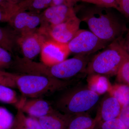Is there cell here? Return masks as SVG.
Wrapping results in <instances>:
<instances>
[{"mask_svg":"<svg viewBox=\"0 0 129 129\" xmlns=\"http://www.w3.org/2000/svg\"><path fill=\"white\" fill-rule=\"evenodd\" d=\"M109 9L97 6L90 8L79 18L87 23L90 31L99 39L110 43L122 37L127 29Z\"/></svg>","mask_w":129,"mask_h":129,"instance_id":"6da1fadb","label":"cell"},{"mask_svg":"<svg viewBox=\"0 0 129 129\" xmlns=\"http://www.w3.org/2000/svg\"><path fill=\"white\" fill-rule=\"evenodd\" d=\"M13 77L23 96L32 98H41L67 89L73 84V80H63L44 75L13 74Z\"/></svg>","mask_w":129,"mask_h":129,"instance_id":"7a4b0ae2","label":"cell"},{"mask_svg":"<svg viewBox=\"0 0 129 129\" xmlns=\"http://www.w3.org/2000/svg\"><path fill=\"white\" fill-rule=\"evenodd\" d=\"M121 37L107 46L88 63L85 73L107 77L116 75L124 60L128 55Z\"/></svg>","mask_w":129,"mask_h":129,"instance_id":"3957f363","label":"cell"},{"mask_svg":"<svg viewBox=\"0 0 129 129\" xmlns=\"http://www.w3.org/2000/svg\"><path fill=\"white\" fill-rule=\"evenodd\" d=\"M99 96L88 87H76L65 92L56 103L58 111L71 115L87 112L99 101Z\"/></svg>","mask_w":129,"mask_h":129,"instance_id":"277c9868","label":"cell"},{"mask_svg":"<svg viewBox=\"0 0 129 129\" xmlns=\"http://www.w3.org/2000/svg\"><path fill=\"white\" fill-rule=\"evenodd\" d=\"M90 60L89 55H76L51 67L35 62L32 71L34 74L60 79L70 78L81 73H85Z\"/></svg>","mask_w":129,"mask_h":129,"instance_id":"5b68a950","label":"cell"},{"mask_svg":"<svg viewBox=\"0 0 129 129\" xmlns=\"http://www.w3.org/2000/svg\"><path fill=\"white\" fill-rule=\"evenodd\" d=\"M109 44L99 39L91 31L79 29L68 46L70 52L76 55H89L105 48Z\"/></svg>","mask_w":129,"mask_h":129,"instance_id":"8992f818","label":"cell"},{"mask_svg":"<svg viewBox=\"0 0 129 129\" xmlns=\"http://www.w3.org/2000/svg\"><path fill=\"white\" fill-rule=\"evenodd\" d=\"M81 21L77 16L62 23L40 30L44 35H48L51 39L63 44H68L79 29Z\"/></svg>","mask_w":129,"mask_h":129,"instance_id":"52a82bcc","label":"cell"},{"mask_svg":"<svg viewBox=\"0 0 129 129\" xmlns=\"http://www.w3.org/2000/svg\"><path fill=\"white\" fill-rule=\"evenodd\" d=\"M70 53L68 44L47 40L42 48L41 59L43 64L51 67L66 60Z\"/></svg>","mask_w":129,"mask_h":129,"instance_id":"ba28073f","label":"cell"},{"mask_svg":"<svg viewBox=\"0 0 129 129\" xmlns=\"http://www.w3.org/2000/svg\"><path fill=\"white\" fill-rule=\"evenodd\" d=\"M8 22L13 28L23 35L37 31L41 23L39 13L27 11H18L15 13Z\"/></svg>","mask_w":129,"mask_h":129,"instance_id":"9c48e42d","label":"cell"},{"mask_svg":"<svg viewBox=\"0 0 129 129\" xmlns=\"http://www.w3.org/2000/svg\"><path fill=\"white\" fill-rule=\"evenodd\" d=\"M40 15L41 22H44L42 29L62 23L76 16L73 7L65 5L50 6Z\"/></svg>","mask_w":129,"mask_h":129,"instance_id":"30bf717a","label":"cell"},{"mask_svg":"<svg viewBox=\"0 0 129 129\" xmlns=\"http://www.w3.org/2000/svg\"><path fill=\"white\" fill-rule=\"evenodd\" d=\"M46 40L45 35L37 30L21 35L17 39V43L20 45L25 58L29 60L41 53L42 46Z\"/></svg>","mask_w":129,"mask_h":129,"instance_id":"8fae6325","label":"cell"},{"mask_svg":"<svg viewBox=\"0 0 129 129\" xmlns=\"http://www.w3.org/2000/svg\"><path fill=\"white\" fill-rule=\"evenodd\" d=\"M24 113L30 117L39 118L53 112L56 111L50 103L42 98H32L27 100L25 98H21L16 104Z\"/></svg>","mask_w":129,"mask_h":129,"instance_id":"7c38bea8","label":"cell"},{"mask_svg":"<svg viewBox=\"0 0 129 129\" xmlns=\"http://www.w3.org/2000/svg\"><path fill=\"white\" fill-rule=\"evenodd\" d=\"M122 107L117 99L108 93L102 100L94 118L96 125L118 118Z\"/></svg>","mask_w":129,"mask_h":129,"instance_id":"4fadbf2b","label":"cell"},{"mask_svg":"<svg viewBox=\"0 0 129 129\" xmlns=\"http://www.w3.org/2000/svg\"><path fill=\"white\" fill-rule=\"evenodd\" d=\"M72 116L56 110L37 119L44 129H68Z\"/></svg>","mask_w":129,"mask_h":129,"instance_id":"5bb4252c","label":"cell"},{"mask_svg":"<svg viewBox=\"0 0 129 129\" xmlns=\"http://www.w3.org/2000/svg\"><path fill=\"white\" fill-rule=\"evenodd\" d=\"M87 82L88 88L99 96L108 93L112 86L107 77L98 74L88 75Z\"/></svg>","mask_w":129,"mask_h":129,"instance_id":"9a60e30c","label":"cell"},{"mask_svg":"<svg viewBox=\"0 0 129 129\" xmlns=\"http://www.w3.org/2000/svg\"><path fill=\"white\" fill-rule=\"evenodd\" d=\"M96 123L87 112L72 115L68 129H94Z\"/></svg>","mask_w":129,"mask_h":129,"instance_id":"2e32d148","label":"cell"},{"mask_svg":"<svg viewBox=\"0 0 129 129\" xmlns=\"http://www.w3.org/2000/svg\"><path fill=\"white\" fill-rule=\"evenodd\" d=\"M52 0H23L18 5V11H27L39 13L50 6Z\"/></svg>","mask_w":129,"mask_h":129,"instance_id":"e0dca14e","label":"cell"},{"mask_svg":"<svg viewBox=\"0 0 129 129\" xmlns=\"http://www.w3.org/2000/svg\"><path fill=\"white\" fill-rule=\"evenodd\" d=\"M108 93L117 100L121 106L129 104V86L119 83L112 85Z\"/></svg>","mask_w":129,"mask_h":129,"instance_id":"ac0fdd59","label":"cell"},{"mask_svg":"<svg viewBox=\"0 0 129 129\" xmlns=\"http://www.w3.org/2000/svg\"><path fill=\"white\" fill-rule=\"evenodd\" d=\"M17 38L12 31L5 28L0 27V47L9 52L12 51Z\"/></svg>","mask_w":129,"mask_h":129,"instance_id":"d6986e66","label":"cell"},{"mask_svg":"<svg viewBox=\"0 0 129 129\" xmlns=\"http://www.w3.org/2000/svg\"><path fill=\"white\" fill-rule=\"evenodd\" d=\"M0 102L16 105L19 101L16 91L12 88L0 85Z\"/></svg>","mask_w":129,"mask_h":129,"instance_id":"ffe728a7","label":"cell"},{"mask_svg":"<svg viewBox=\"0 0 129 129\" xmlns=\"http://www.w3.org/2000/svg\"><path fill=\"white\" fill-rule=\"evenodd\" d=\"M116 76L119 83L129 86V55L122 62Z\"/></svg>","mask_w":129,"mask_h":129,"instance_id":"44dd1931","label":"cell"},{"mask_svg":"<svg viewBox=\"0 0 129 129\" xmlns=\"http://www.w3.org/2000/svg\"><path fill=\"white\" fill-rule=\"evenodd\" d=\"M12 114L4 107L0 106V129H9L14 122Z\"/></svg>","mask_w":129,"mask_h":129,"instance_id":"7402d4cb","label":"cell"},{"mask_svg":"<svg viewBox=\"0 0 129 129\" xmlns=\"http://www.w3.org/2000/svg\"><path fill=\"white\" fill-rule=\"evenodd\" d=\"M94 129H125L124 124L118 118L96 125Z\"/></svg>","mask_w":129,"mask_h":129,"instance_id":"603a6c76","label":"cell"},{"mask_svg":"<svg viewBox=\"0 0 129 129\" xmlns=\"http://www.w3.org/2000/svg\"><path fill=\"white\" fill-rule=\"evenodd\" d=\"M14 117V122L9 129H29L26 122V116L19 108Z\"/></svg>","mask_w":129,"mask_h":129,"instance_id":"cb8c5ba5","label":"cell"},{"mask_svg":"<svg viewBox=\"0 0 129 129\" xmlns=\"http://www.w3.org/2000/svg\"><path fill=\"white\" fill-rule=\"evenodd\" d=\"M0 85L12 88H16L17 86L13 77L12 73L0 70Z\"/></svg>","mask_w":129,"mask_h":129,"instance_id":"d4e9b609","label":"cell"},{"mask_svg":"<svg viewBox=\"0 0 129 129\" xmlns=\"http://www.w3.org/2000/svg\"><path fill=\"white\" fill-rule=\"evenodd\" d=\"M88 3H91L99 7L106 8H114L118 9L117 0H80Z\"/></svg>","mask_w":129,"mask_h":129,"instance_id":"484cf974","label":"cell"},{"mask_svg":"<svg viewBox=\"0 0 129 129\" xmlns=\"http://www.w3.org/2000/svg\"><path fill=\"white\" fill-rule=\"evenodd\" d=\"M12 62V56L10 52L0 47V70L8 68Z\"/></svg>","mask_w":129,"mask_h":129,"instance_id":"4316f807","label":"cell"},{"mask_svg":"<svg viewBox=\"0 0 129 129\" xmlns=\"http://www.w3.org/2000/svg\"><path fill=\"white\" fill-rule=\"evenodd\" d=\"M118 118L123 122L125 129H129V104L122 106Z\"/></svg>","mask_w":129,"mask_h":129,"instance_id":"83f0119b","label":"cell"},{"mask_svg":"<svg viewBox=\"0 0 129 129\" xmlns=\"http://www.w3.org/2000/svg\"><path fill=\"white\" fill-rule=\"evenodd\" d=\"M118 11L129 19V0H117Z\"/></svg>","mask_w":129,"mask_h":129,"instance_id":"f1b7e54d","label":"cell"},{"mask_svg":"<svg viewBox=\"0 0 129 129\" xmlns=\"http://www.w3.org/2000/svg\"><path fill=\"white\" fill-rule=\"evenodd\" d=\"M0 7L11 13L12 16L18 9L17 6L11 4L7 0H0Z\"/></svg>","mask_w":129,"mask_h":129,"instance_id":"f546056e","label":"cell"},{"mask_svg":"<svg viewBox=\"0 0 129 129\" xmlns=\"http://www.w3.org/2000/svg\"><path fill=\"white\" fill-rule=\"evenodd\" d=\"M26 122L29 129H44L37 118L26 117Z\"/></svg>","mask_w":129,"mask_h":129,"instance_id":"4dcf8cb0","label":"cell"},{"mask_svg":"<svg viewBox=\"0 0 129 129\" xmlns=\"http://www.w3.org/2000/svg\"><path fill=\"white\" fill-rule=\"evenodd\" d=\"M80 0H52L51 6L65 5L73 7L74 5Z\"/></svg>","mask_w":129,"mask_h":129,"instance_id":"1f68e13d","label":"cell"},{"mask_svg":"<svg viewBox=\"0 0 129 129\" xmlns=\"http://www.w3.org/2000/svg\"><path fill=\"white\" fill-rule=\"evenodd\" d=\"M12 15L0 7V22H8Z\"/></svg>","mask_w":129,"mask_h":129,"instance_id":"d6a6232c","label":"cell"},{"mask_svg":"<svg viewBox=\"0 0 129 129\" xmlns=\"http://www.w3.org/2000/svg\"><path fill=\"white\" fill-rule=\"evenodd\" d=\"M123 42L125 50L129 55V30L128 31L126 37L123 39Z\"/></svg>","mask_w":129,"mask_h":129,"instance_id":"836d02e7","label":"cell"},{"mask_svg":"<svg viewBox=\"0 0 129 129\" xmlns=\"http://www.w3.org/2000/svg\"><path fill=\"white\" fill-rule=\"evenodd\" d=\"M11 4L17 6L23 0H7Z\"/></svg>","mask_w":129,"mask_h":129,"instance_id":"e575fe53","label":"cell"}]
</instances>
